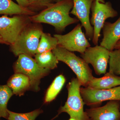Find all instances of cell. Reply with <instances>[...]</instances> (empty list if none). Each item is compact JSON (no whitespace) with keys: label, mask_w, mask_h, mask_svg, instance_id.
Masks as SVG:
<instances>
[{"label":"cell","mask_w":120,"mask_h":120,"mask_svg":"<svg viewBox=\"0 0 120 120\" xmlns=\"http://www.w3.org/2000/svg\"><path fill=\"white\" fill-rule=\"evenodd\" d=\"M73 6V0L56 2L38 14L30 16V19L33 22L52 25L57 33H61L68 26L79 22L77 19L69 15Z\"/></svg>","instance_id":"1"},{"label":"cell","mask_w":120,"mask_h":120,"mask_svg":"<svg viewBox=\"0 0 120 120\" xmlns=\"http://www.w3.org/2000/svg\"><path fill=\"white\" fill-rule=\"evenodd\" d=\"M43 30L41 23H30L22 31L15 43L10 45L11 52L16 56L21 54L34 56Z\"/></svg>","instance_id":"2"},{"label":"cell","mask_w":120,"mask_h":120,"mask_svg":"<svg viewBox=\"0 0 120 120\" xmlns=\"http://www.w3.org/2000/svg\"><path fill=\"white\" fill-rule=\"evenodd\" d=\"M81 83L77 78H73L67 86L68 99L64 105L60 107L56 118L62 112L67 113L70 117L76 120H90L86 111L84 110L85 105L80 93Z\"/></svg>","instance_id":"3"},{"label":"cell","mask_w":120,"mask_h":120,"mask_svg":"<svg viewBox=\"0 0 120 120\" xmlns=\"http://www.w3.org/2000/svg\"><path fill=\"white\" fill-rule=\"evenodd\" d=\"M52 51L59 61L64 62L71 69L82 86L87 87L94 77L88 64L73 52L62 47L57 46Z\"/></svg>","instance_id":"4"},{"label":"cell","mask_w":120,"mask_h":120,"mask_svg":"<svg viewBox=\"0 0 120 120\" xmlns=\"http://www.w3.org/2000/svg\"><path fill=\"white\" fill-rule=\"evenodd\" d=\"M18 56L13 66L15 73H22L27 76L30 82V90L39 91L41 79L49 75L50 70L39 67L31 56L21 54Z\"/></svg>","instance_id":"5"},{"label":"cell","mask_w":120,"mask_h":120,"mask_svg":"<svg viewBox=\"0 0 120 120\" xmlns=\"http://www.w3.org/2000/svg\"><path fill=\"white\" fill-rule=\"evenodd\" d=\"M30 16L15 15L9 17L4 15L0 17V36L7 45L15 43L22 31L31 22Z\"/></svg>","instance_id":"6"},{"label":"cell","mask_w":120,"mask_h":120,"mask_svg":"<svg viewBox=\"0 0 120 120\" xmlns=\"http://www.w3.org/2000/svg\"><path fill=\"white\" fill-rule=\"evenodd\" d=\"M91 17L90 22L94 28V35L92 41L95 45H98L102 30L106 20L114 18L118 15V12L112 7L110 2L102 3L98 0H94L91 8Z\"/></svg>","instance_id":"7"},{"label":"cell","mask_w":120,"mask_h":120,"mask_svg":"<svg viewBox=\"0 0 120 120\" xmlns=\"http://www.w3.org/2000/svg\"><path fill=\"white\" fill-rule=\"evenodd\" d=\"M81 24H78L71 31L64 35L55 34L58 41V46L69 52H78L82 54L91 46L88 39L82 30Z\"/></svg>","instance_id":"8"},{"label":"cell","mask_w":120,"mask_h":120,"mask_svg":"<svg viewBox=\"0 0 120 120\" xmlns=\"http://www.w3.org/2000/svg\"><path fill=\"white\" fill-rule=\"evenodd\" d=\"M80 93L85 105L91 107L99 106L106 101H120V86L102 90L82 87Z\"/></svg>","instance_id":"9"},{"label":"cell","mask_w":120,"mask_h":120,"mask_svg":"<svg viewBox=\"0 0 120 120\" xmlns=\"http://www.w3.org/2000/svg\"><path fill=\"white\" fill-rule=\"evenodd\" d=\"M109 53L110 51L107 49L97 45L87 48L80 56L86 63L92 65L97 75H100L106 72Z\"/></svg>","instance_id":"10"},{"label":"cell","mask_w":120,"mask_h":120,"mask_svg":"<svg viewBox=\"0 0 120 120\" xmlns=\"http://www.w3.org/2000/svg\"><path fill=\"white\" fill-rule=\"evenodd\" d=\"M73 6L70 13L75 15L81 22L85 30V35L89 40H92L94 28L90 22V15L94 0H73Z\"/></svg>","instance_id":"11"},{"label":"cell","mask_w":120,"mask_h":120,"mask_svg":"<svg viewBox=\"0 0 120 120\" xmlns=\"http://www.w3.org/2000/svg\"><path fill=\"white\" fill-rule=\"evenodd\" d=\"M120 101H109L103 106L90 107L86 112L90 120H120Z\"/></svg>","instance_id":"12"},{"label":"cell","mask_w":120,"mask_h":120,"mask_svg":"<svg viewBox=\"0 0 120 120\" xmlns=\"http://www.w3.org/2000/svg\"><path fill=\"white\" fill-rule=\"evenodd\" d=\"M102 30L103 38L100 45L110 52L112 51L120 40V16L114 23L105 22Z\"/></svg>","instance_id":"13"},{"label":"cell","mask_w":120,"mask_h":120,"mask_svg":"<svg viewBox=\"0 0 120 120\" xmlns=\"http://www.w3.org/2000/svg\"><path fill=\"white\" fill-rule=\"evenodd\" d=\"M102 77H94L87 87L95 90H107L120 86V76L111 71L106 72Z\"/></svg>","instance_id":"14"},{"label":"cell","mask_w":120,"mask_h":120,"mask_svg":"<svg viewBox=\"0 0 120 120\" xmlns=\"http://www.w3.org/2000/svg\"><path fill=\"white\" fill-rule=\"evenodd\" d=\"M7 85L12 90L13 94L19 96L30 88V79L21 73H15L12 75L8 80Z\"/></svg>","instance_id":"15"},{"label":"cell","mask_w":120,"mask_h":120,"mask_svg":"<svg viewBox=\"0 0 120 120\" xmlns=\"http://www.w3.org/2000/svg\"><path fill=\"white\" fill-rule=\"evenodd\" d=\"M36 14L35 12L22 7L12 0H0V15L32 16Z\"/></svg>","instance_id":"16"},{"label":"cell","mask_w":120,"mask_h":120,"mask_svg":"<svg viewBox=\"0 0 120 120\" xmlns=\"http://www.w3.org/2000/svg\"><path fill=\"white\" fill-rule=\"evenodd\" d=\"M34 60L39 67L50 70L57 68L59 63V61L52 51L36 54Z\"/></svg>","instance_id":"17"},{"label":"cell","mask_w":120,"mask_h":120,"mask_svg":"<svg viewBox=\"0 0 120 120\" xmlns=\"http://www.w3.org/2000/svg\"><path fill=\"white\" fill-rule=\"evenodd\" d=\"M66 82L65 77L63 75L57 76L47 89L45 95V103H49L56 98L62 90Z\"/></svg>","instance_id":"18"},{"label":"cell","mask_w":120,"mask_h":120,"mask_svg":"<svg viewBox=\"0 0 120 120\" xmlns=\"http://www.w3.org/2000/svg\"><path fill=\"white\" fill-rule=\"evenodd\" d=\"M58 46V41L50 34L43 32L41 35L37 53L52 51ZM36 53V54H37Z\"/></svg>","instance_id":"19"},{"label":"cell","mask_w":120,"mask_h":120,"mask_svg":"<svg viewBox=\"0 0 120 120\" xmlns=\"http://www.w3.org/2000/svg\"><path fill=\"white\" fill-rule=\"evenodd\" d=\"M13 95L11 88L6 85H0V118L8 119V116L7 105Z\"/></svg>","instance_id":"20"},{"label":"cell","mask_w":120,"mask_h":120,"mask_svg":"<svg viewBox=\"0 0 120 120\" xmlns=\"http://www.w3.org/2000/svg\"><path fill=\"white\" fill-rule=\"evenodd\" d=\"M8 120H35L40 114L43 112L41 109L26 113H18L11 112L8 109Z\"/></svg>","instance_id":"21"},{"label":"cell","mask_w":120,"mask_h":120,"mask_svg":"<svg viewBox=\"0 0 120 120\" xmlns=\"http://www.w3.org/2000/svg\"><path fill=\"white\" fill-rule=\"evenodd\" d=\"M109 64V71L120 76V48L110 52Z\"/></svg>","instance_id":"22"},{"label":"cell","mask_w":120,"mask_h":120,"mask_svg":"<svg viewBox=\"0 0 120 120\" xmlns=\"http://www.w3.org/2000/svg\"><path fill=\"white\" fill-rule=\"evenodd\" d=\"M28 8L31 11L42 10L56 2L55 0H28Z\"/></svg>","instance_id":"23"},{"label":"cell","mask_w":120,"mask_h":120,"mask_svg":"<svg viewBox=\"0 0 120 120\" xmlns=\"http://www.w3.org/2000/svg\"><path fill=\"white\" fill-rule=\"evenodd\" d=\"M16 1L18 4L20 6L28 8L29 4L28 0H16Z\"/></svg>","instance_id":"24"},{"label":"cell","mask_w":120,"mask_h":120,"mask_svg":"<svg viewBox=\"0 0 120 120\" xmlns=\"http://www.w3.org/2000/svg\"><path fill=\"white\" fill-rule=\"evenodd\" d=\"M120 48V40L116 44L114 47V49H118Z\"/></svg>","instance_id":"25"},{"label":"cell","mask_w":120,"mask_h":120,"mask_svg":"<svg viewBox=\"0 0 120 120\" xmlns=\"http://www.w3.org/2000/svg\"><path fill=\"white\" fill-rule=\"evenodd\" d=\"M0 43L5 44V45H6V43H5V42L4 41V40H3V39H2V38H1L0 36Z\"/></svg>","instance_id":"26"},{"label":"cell","mask_w":120,"mask_h":120,"mask_svg":"<svg viewBox=\"0 0 120 120\" xmlns=\"http://www.w3.org/2000/svg\"><path fill=\"white\" fill-rule=\"evenodd\" d=\"M98 0L100 2H102V3H105V0Z\"/></svg>","instance_id":"27"},{"label":"cell","mask_w":120,"mask_h":120,"mask_svg":"<svg viewBox=\"0 0 120 120\" xmlns=\"http://www.w3.org/2000/svg\"><path fill=\"white\" fill-rule=\"evenodd\" d=\"M68 120H76V119H75V118H72V117H70L69 119Z\"/></svg>","instance_id":"28"},{"label":"cell","mask_w":120,"mask_h":120,"mask_svg":"<svg viewBox=\"0 0 120 120\" xmlns=\"http://www.w3.org/2000/svg\"><path fill=\"white\" fill-rule=\"evenodd\" d=\"M63 0H55L56 2H60V1H62Z\"/></svg>","instance_id":"29"},{"label":"cell","mask_w":120,"mask_h":120,"mask_svg":"<svg viewBox=\"0 0 120 120\" xmlns=\"http://www.w3.org/2000/svg\"></svg>","instance_id":"30"},{"label":"cell","mask_w":120,"mask_h":120,"mask_svg":"<svg viewBox=\"0 0 120 120\" xmlns=\"http://www.w3.org/2000/svg\"></svg>","instance_id":"31"}]
</instances>
